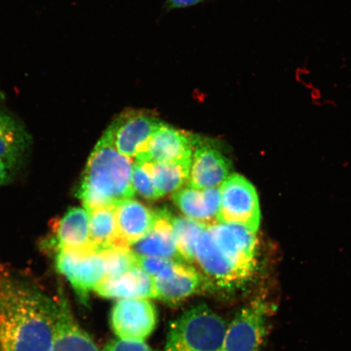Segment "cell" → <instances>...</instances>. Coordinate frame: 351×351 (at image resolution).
Instances as JSON below:
<instances>
[{"mask_svg":"<svg viewBox=\"0 0 351 351\" xmlns=\"http://www.w3.org/2000/svg\"><path fill=\"white\" fill-rule=\"evenodd\" d=\"M170 222L182 260L195 262L197 241L208 227L188 217L170 216Z\"/></svg>","mask_w":351,"mask_h":351,"instance_id":"20","label":"cell"},{"mask_svg":"<svg viewBox=\"0 0 351 351\" xmlns=\"http://www.w3.org/2000/svg\"><path fill=\"white\" fill-rule=\"evenodd\" d=\"M173 199L186 217L207 227L215 226L209 216L203 191L186 186L173 193Z\"/></svg>","mask_w":351,"mask_h":351,"instance_id":"22","label":"cell"},{"mask_svg":"<svg viewBox=\"0 0 351 351\" xmlns=\"http://www.w3.org/2000/svg\"><path fill=\"white\" fill-rule=\"evenodd\" d=\"M161 123L152 112L126 110L112 121L104 134L118 152L131 159L142 152Z\"/></svg>","mask_w":351,"mask_h":351,"instance_id":"8","label":"cell"},{"mask_svg":"<svg viewBox=\"0 0 351 351\" xmlns=\"http://www.w3.org/2000/svg\"><path fill=\"white\" fill-rule=\"evenodd\" d=\"M204 0H166L165 7L168 10H179L197 5Z\"/></svg>","mask_w":351,"mask_h":351,"instance_id":"28","label":"cell"},{"mask_svg":"<svg viewBox=\"0 0 351 351\" xmlns=\"http://www.w3.org/2000/svg\"><path fill=\"white\" fill-rule=\"evenodd\" d=\"M230 172L231 163L221 152L195 137L187 186L201 191L219 188Z\"/></svg>","mask_w":351,"mask_h":351,"instance_id":"11","label":"cell"},{"mask_svg":"<svg viewBox=\"0 0 351 351\" xmlns=\"http://www.w3.org/2000/svg\"><path fill=\"white\" fill-rule=\"evenodd\" d=\"M100 252L102 253L106 266L105 279L119 278L138 266L137 256L130 247L114 245Z\"/></svg>","mask_w":351,"mask_h":351,"instance_id":"23","label":"cell"},{"mask_svg":"<svg viewBox=\"0 0 351 351\" xmlns=\"http://www.w3.org/2000/svg\"><path fill=\"white\" fill-rule=\"evenodd\" d=\"M56 300L21 280H0V351H51Z\"/></svg>","mask_w":351,"mask_h":351,"instance_id":"1","label":"cell"},{"mask_svg":"<svg viewBox=\"0 0 351 351\" xmlns=\"http://www.w3.org/2000/svg\"><path fill=\"white\" fill-rule=\"evenodd\" d=\"M29 144L27 132L10 113L0 109V160L20 165Z\"/></svg>","mask_w":351,"mask_h":351,"instance_id":"18","label":"cell"},{"mask_svg":"<svg viewBox=\"0 0 351 351\" xmlns=\"http://www.w3.org/2000/svg\"><path fill=\"white\" fill-rule=\"evenodd\" d=\"M95 292L106 298H156L153 278L138 266L134 267L119 278L104 279Z\"/></svg>","mask_w":351,"mask_h":351,"instance_id":"16","label":"cell"},{"mask_svg":"<svg viewBox=\"0 0 351 351\" xmlns=\"http://www.w3.org/2000/svg\"><path fill=\"white\" fill-rule=\"evenodd\" d=\"M273 305L258 298L241 308L227 326L221 351H258L267 332Z\"/></svg>","mask_w":351,"mask_h":351,"instance_id":"5","label":"cell"},{"mask_svg":"<svg viewBox=\"0 0 351 351\" xmlns=\"http://www.w3.org/2000/svg\"><path fill=\"white\" fill-rule=\"evenodd\" d=\"M116 206H104L87 210L89 213L90 241L95 251L119 245L115 212Z\"/></svg>","mask_w":351,"mask_h":351,"instance_id":"19","label":"cell"},{"mask_svg":"<svg viewBox=\"0 0 351 351\" xmlns=\"http://www.w3.org/2000/svg\"><path fill=\"white\" fill-rule=\"evenodd\" d=\"M156 298L171 304L181 302L197 291L202 276L182 261H176L153 278Z\"/></svg>","mask_w":351,"mask_h":351,"instance_id":"12","label":"cell"},{"mask_svg":"<svg viewBox=\"0 0 351 351\" xmlns=\"http://www.w3.org/2000/svg\"><path fill=\"white\" fill-rule=\"evenodd\" d=\"M219 222L234 223L257 232L261 208L256 189L243 176L231 174L221 187Z\"/></svg>","mask_w":351,"mask_h":351,"instance_id":"6","label":"cell"},{"mask_svg":"<svg viewBox=\"0 0 351 351\" xmlns=\"http://www.w3.org/2000/svg\"><path fill=\"white\" fill-rule=\"evenodd\" d=\"M56 302L58 310L51 351H99L93 339L74 318L62 291Z\"/></svg>","mask_w":351,"mask_h":351,"instance_id":"14","label":"cell"},{"mask_svg":"<svg viewBox=\"0 0 351 351\" xmlns=\"http://www.w3.org/2000/svg\"><path fill=\"white\" fill-rule=\"evenodd\" d=\"M194 142L195 136L161 123L135 160L191 165Z\"/></svg>","mask_w":351,"mask_h":351,"instance_id":"10","label":"cell"},{"mask_svg":"<svg viewBox=\"0 0 351 351\" xmlns=\"http://www.w3.org/2000/svg\"><path fill=\"white\" fill-rule=\"evenodd\" d=\"M257 256L256 232L239 223L219 222L197 241L195 262L217 287L232 288L252 278Z\"/></svg>","mask_w":351,"mask_h":351,"instance_id":"2","label":"cell"},{"mask_svg":"<svg viewBox=\"0 0 351 351\" xmlns=\"http://www.w3.org/2000/svg\"><path fill=\"white\" fill-rule=\"evenodd\" d=\"M227 326L208 306L192 307L170 324L165 351H221Z\"/></svg>","mask_w":351,"mask_h":351,"instance_id":"4","label":"cell"},{"mask_svg":"<svg viewBox=\"0 0 351 351\" xmlns=\"http://www.w3.org/2000/svg\"><path fill=\"white\" fill-rule=\"evenodd\" d=\"M133 161L117 150L106 135L96 144L83 173L77 195L86 210L117 206L133 199Z\"/></svg>","mask_w":351,"mask_h":351,"instance_id":"3","label":"cell"},{"mask_svg":"<svg viewBox=\"0 0 351 351\" xmlns=\"http://www.w3.org/2000/svg\"><path fill=\"white\" fill-rule=\"evenodd\" d=\"M119 245L131 247L146 236L155 225L158 212L133 199L115 207Z\"/></svg>","mask_w":351,"mask_h":351,"instance_id":"13","label":"cell"},{"mask_svg":"<svg viewBox=\"0 0 351 351\" xmlns=\"http://www.w3.org/2000/svg\"><path fill=\"white\" fill-rule=\"evenodd\" d=\"M55 239L56 249L94 250L90 241L88 210L85 208L69 209L56 226Z\"/></svg>","mask_w":351,"mask_h":351,"instance_id":"17","label":"cell"},{"mask_svg":"<svg viewBox=\"0 0 351 351\" xmlns=\"http://www.w3.org/2000/svg\"><path fill=\"white\" fill-rule=\"evenodd\" d=\"M132 184L134 191L145 199L156 200L161 197L154 185L151 171L147 162L136 160L134 163Z\"/></svg>","mask_w":351,"mask_h":351,"instance_id":"24","label":"cell"},{"mask_svg":"<svg viewBox=\"0 0 351 351\" xmlns=\"http://www.w3.org/2000/svg\"><path fill=\"white\" fill-rule=\"evenodd\" d=\"M154 185L160 196L175 193L188 182L191 165L173 163H149Z\"/></svg>","mask_w":351,"mask_h":351,"instance_id":"21","label":"cell"},{"mask_svg":"<svg viewBox=\"0 0 351 351\" xmlns=\"http://www.w3.org/2000/svg\"><path fill=\"white\" fill-rule=\"evenodd\" d=\"M103 351H156L144 341H130L119 339L109 341Z\"/></svg>","mask_w":351,"mask_h":351,"instance_id":"26","label":"cell"},{"mask_svg":"<svg viewBox=\"0 0 351 351\" xmlns=\"http://www.w3.org/2000/svg\"><path fill=\"white\" fill-rule=\"evenodd\" d=\"M155 305L147 298L120 300L111 314L112 330L118 339L130 341H145L157 324Z\"/></svg>","mask_w":351,"mask_h":351,"instance_id":"9","label":"cell"},{"mask_svg":"<svg viewBox=\"0 0 351 351\" xmlns=\"http://www.w3.org/2000/svg\"><path fill=\"white\" fill-rule=\"evenodd\" d=\"M130 248L138 256L182 261L176 243L173 227L170 222V215L166 210L158 212L155 225L150 232L138 243L131 245Z\"/></svg>","mask_w":351,"mask_h":351,"instance_id":"15","label":"cell"},{"mask_svg":"<svg viewBox=\"0 0 351 351\" xmlns=\"http://www.w3.org/2000/svg\"><path fill=\"white\" fill-rule=\"evenodd\" d=\"M19 168V165L7 163V162L0 160V186L11 182Z\"/></svg>","mask_w":351,"mask_h":351,"instance_id":"27","label":"cell"},{"mask_svg":"<svg viewBox=\"0 0 351 351\" xmlns=\"http://www.w3.org/2000/svg\"><path fill=\"white\" fill-rule=\"evenodd\" d=\"M56 267L71 284L83 302L89 293L106 278V266L102 253L95 250L75 251L57 249Z\"/></svg>","mask_w":351,"mask_h":351,"instance_id":"7","label":"cell"},{"mask_svg":"<svg viewBox=\"0 0 351 351\" xmlns=\"http://www.w3.org/2000/svg\"><path fill=\"white\" fill-rule=\"evenodd\" d=\"M136 256H137L138 266L152 278L160 274L167 267L177 261L161 257L138 256V254Z\"/></svg>","mask_w":351,"mask_h":351,"instance_id":"25","label":"cell"}]
</instances>
